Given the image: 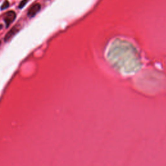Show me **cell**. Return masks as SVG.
<instances>
[{"label":"cell","mask_w":166,"mask_h":166,"mask_svg":"<svg viewBox=\"0 0 166 166\" xmlns=\"http://www.w3.org/2000/svg\"><path fill=\"white\" fill-rule=\"evenodd\" d=\"M9 7V1H7V0H6V1H5L3 2V3L1 5V10H4V9H7L8 7Z\"/></svg>","instance_id":"cell-4"},{"label":"cell","mask_w":166,"mask_h":166,"mask_svg":"<svg viewBox=\"0 0 166 166\" xmlns=\"http://www.w3.org/2000/svg\"><path fill=\"white\" fill-rule=\"evenodd\" d=\"M29 0H22V1L20 2V5H19L18 8L19 9H22V8H24L25 7V5L27 4V3L28 2Z\"/></svg>","instance_id":"cell-5"},{"label":"cell","mask_w":166,"mask_h":166,"mask_svg":"<svg viewBox=\"0 0 166 166\" xmlns=\"http://www.w3.org/2000/svg\"><path fill=\"white\" fill-rule=\"evenodd\" d=\"M41 9V5L39 3H35L31 7L27 12V16L29 18H33L39 12Z\"/></svg>","instance_id":"cell-2"},{"label":"cell","mask_w":166,"mask_h":166,"mask_svg":"<svg viewBox=\"0 0 166 166\" xmlns=\"http://www.w3.org/2000/svg\"><path fill=\"white\" fill-rule=\"evenodd\" d=\"M19 30H20V28H19L18 26H14L11 29L10 31L7 33V35H5V42L9 41L11 38H12L14 36H15L16 33L19 31Z\"/></svg>","instance_id":"cell-3"},{"label":"cell","mask_w":166,"mask_h":166,"mask_svg":"<svg viewBox=\"0 0 166 166\" xmlns=\"http://www.w3.org/2000/svg\"><path fill=\"white\" fill-rule=\"evenodd\" d=\"M16 16V13L15 11L13 10L9 11V12H7L5 14L4 17V21L5 22V24H6L7 27H9L10 25L15 21Z\"/></svg>","instance_id":"cell-1"}]
</instances>
